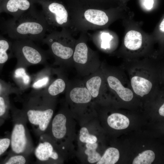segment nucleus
Segmentation results:
<instances>
[{
    "mask_svg": "<svg viewBox=\"0 0 164 164\" xmlns=\"http://www.w3.org/2000/svg\"><path fill=\"white\" fill-rule=\"evenodd\" d=\"M102 40L101 47L106 49L110 47V42L113 38L112 35L108 32H102L101 35Z\"/></svg>",
    "mask_w": 164,
    "mask_h": 164,
    "instance_id": "nucleus-29",
    "label": "nucleus"
},
{
    "mask_svg": "<svg viewBox=\"0 0 164 164\" xmlns=\"http://www.w3.org/2000/svg\"><path fill=\"white\" fill-rule=\"evenodd\" d=\"M107 81L110 87L114 90L122 100L129 101L132 99L133 97L132 92L129 89L125 87L117 78L109 76L107 78Z\"/></svg>",
    "mask_w": 164,
    "mask_h": 164,
    "instance_id": "nucleus-11",
    "label": "nucleus"
},
{
    "mask_svg": "<svg viewBox=\"0 0 164 164\" xmlns=\"http://www.w3.org/2000/svg\"><path fill=\"white\" fill-rule=\"evenodd\" d=\"M12 50L17 60L16 67L27 68L43 63L45 57L43 51L33 41L27 39L14 40Z\"/></svg>",
    "mask_w": 164,
    "mask_h": 164,
    "instance_id": "nucleus-4",
    "label": "nucleus"
},
{
    "mask_svg": "<svg viewBox=\"0 0 164 164\" xmlns=\"http://www.w3.org/2000/svg\"><path fill=\"white\" fill-rule=\"evenodd\" d=\"M86 149L85 153L87 155V161L90 163L97 162L100 159L101 156L96 150L98 147V144L94 143H86Z\"/></svg>",
    "mask_w": 164,
    "mask_h": 164,
    "instance_id": "nucleus-21",
    "label": "nucleus"
},
{
    "mask_svg": "<svg viewBox=\"0 0 164 164\" xmlns=\"http://www.w3.org/2000/svg\"><path fill=\"white\" fill-rule=\"evenodd\" d=\"M37 1L42 5V12L50 28L56 27L64 29L71 24L69 13L63 5L55 2L47 3L43 0Z\"/></svg>",
    "mask_w": 164,
    "mask_h": 164,
    "instance_id": "nucleus-5",
    "label": "nucleus"
},
{
    "mask_svg": "<svg viewBox=\"0 0 164 164\" xmlns=\"http://www.w3.org/2000/svg\"><path fill=\"white\" fill-rule=\"evenodd\" d=\"M79 139L81 142L86 143H94L97 141V137L89 134L88 129L85 127H83L80 129Z\"/></svg>",
    "mask_w": 164,
    "mask_h": 164,
    "instance_id": "nucleus-26",
    "label": "nucleus"
},
{
    "mask_svg": "<svg viewBox=\"0 0 164 164\" xmlns=\"http://www.w3.org/2000/svg\"><path fill=\"white\" fill-rule=\"evenodd\" d=\"M164 19H163V20L161 22L160 25V30L162 32H164Z\"/></svg>",
    "mask_w": 164,
    "mask_h": 164,
    "instance_id": "nucleus-33",
    "label": "nucleus"
},
{
    "mask_svg": "<svg viewBox=\"0 0 164 164\" xmlns=\"http://www.w3.org/2000/svg\"><path fill=\"white\" fill-rule=\"evenodd\" d=\"M12 43L6 39H0V70L4 64L13 55L9 53V51H12Z\"/></svg>",
    "mask_w": 164,
    "mask_h": 164,
    "instance_id": "nucleus-20",
    "label": "nucleus"
},
{
    "mask_svg": "<svg viewBox=\"0 0 164 164\" xmlns=\"http://www.w3.org/2000/svg\"><path fill=\"white\" fill-rule=\"evenodd\" d=\"M62 30L61 32L52 30L46 35L42 42L49 46L50 50L55 56L67 60L72 56L73 52L71 48L63 44L67 33H64V29Z\"/></svg>",
    "mask_w": 164,
    "mask_h": 164,
    "instance_id": "nucleus-7",
    "label": "nucleus"
},
{
    "mask_svg": "<svg viewBox=\"0 0 164 164\" xmlns=\"http://www.w3.org/2000/svg\"><path fill=\"white\" fill-rule=\"evenodd\" d=\"M43 70L31 75L32 82L31 87L32 90L40 91L48 84L49 76L45 74Z\"/></svg>",
    "mask_w": 164,
    "mask_h": 164,
    "instance_id": "nucleus-17",
    "label": "nucleus"
},
{
    "mask_svg": "<svg viewBox=\"0 0 164 164\" xmlns=\"http://www.w3.org/2000/svg\"><path fill=\"white\" fill-rule=\"evenodd\" d=\"M26 68L15 67L12 73L13 80L22 91L31 87L32 78L26 70Z\"/></svg>",
    "mask_w": 164,
    "mask_h": 164,
    "instance_id": "nucleus-10",
    "label": "nucleus"
},
{
    "mask_svg": "<svg viewBox=\"0 0 164 164\" xmlns=\"http://www.w3.org/2000/svg\"><path fill=\"white\" fill-rule=\"evenodd\" d=\"M153 3V0H143V1L144 7L147 9H150L152 8Z\"/></svg>",
    "mask_w": 164,
    "mask_h": 164,
    "instance_id": "nucleus-31",
    "label": "nucleus"
},
{
    "mask_svg": "<svg viewBox=\"0 0 164 164\" xmlns=\"http://www.w3.org/2000/svg\"><path fill=\"white\" fill-rule=\"evenodd\" d=\"M26 155L13 153L5 162V164H24L27 162Z\"/></svg>",
    "mask_w": 164,
    "mask_h": 164,
    "instance_id": "nucleus-27",
    "label": "nucleus"
},
{
    "mask_svg": "<svg viewBox=\"0 0 164 164\" xmlns=\"http://www.w3.org/2000/svg\"><path fill=\"white\" fill-rule=\"evenodd\" d=\"M101 83V79L99 76L93 77L87 81V87L93 97H96L98 96Z\"/></svg>",
    "mask_w": 164,
    "mask_h": 164,
    "instance_id": "nucleus-22",
    "label": "nucleus"
},
{
    "mask_svg": "<svg viewBox=\"0 0 164 164\" xmlns=\"http://www.w3.org/2000/svg\"><path fill=\"white\" fill-rule=\"evenodd\" d=\"M7 33L14 40L27 39L42 42L51 28L47 24L42 12L33 7L19 16L13 17L8 22Z\"/></svg>",
    "mask_w": 164,
    "mask_h": 164,
    "instance_id": "nucleus-1",
    "label": "nucleus"
},
{
    "mask_svg": "<svg viewBox=\"0 0 164 164\" xmlns=\"http://www.w3.org/2000/svg\"><path fill=\"white\" fill-rule=\"evenodd\" d=\"M10 144V138H0V156L7 150Z\"/></svg>",
    "mask_w": 164,
    "mask_h": 164,
    "instance_id": "nucleus-30",
    "label": "nucleus"
},
{
    "mask_svg": "<svg viewBox=\"0 0 164 164\" xmlns=\"http://www.w3.org/2000/svg\"><path fill=\"white\" fill-rule=\"evenodd\" d=\"M66 122V117L63 114H57L54 117L51 124V132L55 138L61 139L65 135Z\"/></svg>",
    "mask_w": 164,
    "mask_h": 164,
    "instance_id": "nucleus-12",
    "label": "nucleus"
},
{
    "mask_svg": "<svg viewBox=\"0 0 164 164\" xmlns=\"http://www.w3.org/2000/svg\"><path fill=\"white\" fill-rule=\"evenodd\" d=\"M143 147H144V145H143Z\"/></svg>",
    "mask_w": 164,
    "mask_h": 164,
    "instance_id": "nucleus-34",
    "label": "nucleus"
},
{
    "mask_svg": "<svg viewBox=\"0 0 164 164\" xmlns=\"http://www.w3.org/2000/svg\"><path fill=\"white\" fill-rule=\"evenodd\" d=\"M155 157L154 152L151 150L143 152L135 157L132 162L133 164H151Z\"/></svg>",
    "mask_w": 164,
    "mask_h": 164,
    "instance_id": "nucleus-23",
    "label": "nucleus"
},
{
    "mask_svg": "<svg viewBox=\"0 0 164 164\" xmlns=\"http://www.w3.org/2000/svg\"><path fill=\"white\" fill-rule=\"evenodd\" d=\"M131 83L134 92L142 97L149 93L152 86L151 82L148 80L138 76L133 77Z\"/></svg>",
    "mask_w": 164,
    "mask_h": 164,
    "instance_id": "nucleus-13",
    "label": "nucleus"
},
{
    "mask_svg": "<svg viewBox=\"0 0 164 164\" xmlns=\"http://www.w3.org/2000/svg\"><path fill=\"white\" fill-rule=\"evenodd\" d=\"M141 34L135 30H130L126 34L124 38V45L128 49L135 50H138L142 44Z\"/></svg>",
    "mask_w": 164,
    "mask_h": 164,
    "instance_id": "nucleus-14",
    "label": "nucleus"
},
{
    "mask_svg": "<svg viewBox=\"0 0 164 164\" xmlns=\"http://www.w3.org/2000/svg\"><path fill=\"white\" fill-rule=\"evenodd\" d=\"M13 126L10 138V144L13 153L26 156L33 150V144L27 128V119L22 110L12 108Z\"/></svg>",
    "mask_w": 164,
    "mask_h": 164,
    "instance_id": "nucleus-3",
    "label": "nucleus"
},
{
    "mask_svg": "<svg viewBox=\"0 0 164 164\" xmlns=\"http://www.w3.org/2000/svg\"><path fill=\"white\" fill-rule=\"evenodd\" d=\"M70 97L74 102L77 104H85L90 101L92 96L85 87H75L70 91Z\"/></svg>",
    "mask_w": 164,
    "mask_h": 164,
    "instance_id": "nucleus-15",
    "label": "nucleus"
},
{
    "mask_svg": "<svg viewBox=\"0 0 164 164\" xmlns=\"http://www.w3.org/2000/svg\"><path fill=\"white\" fill-rule=\"evenodd\" d=\"M39 142L35 149V155L38 161L44 162L50 159L56 160L59 158L58 153L54 150L52 144L48 141H43L40 137Z\"/></svg>",
    "mask_w": 164,
    "mask_h": 164,
    "instance_id": "nucleus-8",
    "label": "nucleus"
},
{
    "mask_svg": "<svg viewBox=\"0 0 164 164\" xmlns=\"http://www.w3.org/2000/svg\"><path fill=\"white\" fill-rule=\"evenodd\" d=\"M9 95L5 94L0 96V117L7 113L9 107Z\"/></svg>",
    "mask_w": 164,
    "mask_h": 164,
    "instance_id": "nucleus-28",
    "label": "nucleus"
},
{
    "mask_svg": "<svg viewBox=\"0 0 164 164\" xmlns=\"http://www.w3.org/2000/svg\"><path fill=\"white\" fill-rule=\"evenodd\" d=\"M71 24L80 29H89L93 25L102 26L106 24L109 18L104 11L88 9L82 13H71Z\"/></svg>",
    "mask_w": 164,
    "mask_h": 164,
    "instance_id": "nucleus-6",
    "label": "nucleus"
},
{
    "mask_svg": "<svg viewBox=\"0 0 164 164\" xmlns=\"http://www.w3.org/2000/svg\"><path fill=\"white\" fill-rule=\"evenodd\" d=\"M45 99L39 91L32 90L22 109L38 136L47 129L53 114L52 108L46 107Z\"/></svg>",
    "mask_w": 164,
    "mask_h": 164,
    "instance_id": "nucleus-2",
    "label": "nucleus"
},
{
    "mask_svg": "<svg viewBox=\"0 0 164 164\" xmlns=\"http://www.w3.org/2000/svg\"><path fill=\"white\" fill-rule=\"evenodd\" d=\"M88 48L86 43L84 42L78 43L75 47L73 58L76 62L85 64L88 59Z\"/></svg>",
    "mask_w": 164,
    "mask_h": 164,
    "instance_id": "nucleus-18",
    "label": "nucleus"
},
{
    "mask_svg": "<svg viewBox=\"0 0 164 164\" xmlns=\"http://www.w3.org/2000/svg\"><path fill=\"white\" fill-rule=\"evenodd\" d=\"M22 92L18 87H13L10 84L0 79V96L12 93L20 94Z\"/></svg>",
    "mask_w": 164,
    "mask_h": 164,
    "instance_id": "nucleus-25",
    "label": "nucleus"
},
{
    "mask_svg": "<svg viewBox=\"0 0 164 164\" xmlns=\"http://www.w3.org/2000/svg\"><path fill=\"white\" fill-rule=\"evenodd\" d=\"M159 112L160 115L164 116V104H163L161 106L159 109Z\"/></svg>",
    "mask_w": 164,
    "mask_h": 164,
    "instance_id": "nucleus-32",
    "label": "nucleus"
},
{
    "mask_svg": "<svg viewBox=\"0 0 164 164\" xmlns=\"http://www.w3.org/2000/svg\"><path fill=\"white\" fill-rule=\"evenodd\" d=\"M119 153L116 148L111 147L108 149L97 164H114L118 161Z\"/></svg>",
    "mask_w": 164,
    "mask_h": 164,
    "instance_id": "nucleus-19",
    "label": "nucleus"
},
{
    "mask_svg": "<svg viewBox=\"0 0 164 164\" xmlns=\"http://www.w3.org/2000/svg\"><path fill=\"white\" fill-rule=\"evenodd\" d=\"M36 0H5L4 9L13 17L19 16L32 7Z\"/></svg>",
    "mask_w": 164,
    "mask_h": 164,
    "instance_id": "nucleus-9",
    "label": "nucleus"
},
{
    "mask_svg": "<svg viewBox=\"0 0 164 164\" xmlns=\"http://www.w3.org/2000/svg\"><path fill=\"white\" fill-rule=\"evenodd\" d=\"M107 122L110 127L117 130L125 129L129 124V120L127 117L118 113L112 114L109 116Z\"/></svg>",
    "mask_w": 164,
    "mask_h": 164,
    "instance_id": "nucleus-16",
    "label": "nucleus"
},
{
    "mask_svg": "<svg viewBox=\"0 0 164 164\" xmlns=\"http://www.w3.org/2000/svg\"><path fill=\"white\" fill-rule=\"evenodd\" d=\"M65 88V84L64 80L58 78L49 85L47 89V92L50 96H55L63 92Z\"/></svg>",
    "mask_w": 164,
    "mask_h": 164,
    "instance_id": "nucleus-24",
    "label": "nucleus"
}]
</instances>
